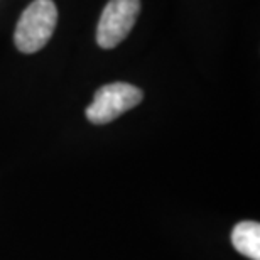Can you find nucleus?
I'll list each match as a JSON object with an SVG mask.
<instances>
[{"label":"nucleus","mask_w":260,"mask_h":260,"mask_svg":"<svg viewBox=\"0 0 260 260\" xmlns=\"http://www.w3.org/2000/svg\"><path fill=\"white\" fill-rule=\"evenodd\" d=\"M58 22V10L53 0H34L20 15L14 32V43L24 54L43 49L51 39Z\"/></svg>","instance_id":"obj_1"},{"label":"nucleus","mask_w":260,"mask_h":260,"mask_svg":"<svg viewBox=\"0 0 260 260\" xmlns=\"http://www.w3.org/2000/svg\"><path fill=\"white\" fill-rule=\"evenodd\" d=\"M142 98L144 93L137 86L122 81L110 83L95 93L91 105L86 108V118L95 125H105L137 107Z\"/></svg>","instance_id":"obj_2"},{"label":"nucleus","mask_w":260,"mask_h":260,"mask_svg":"<svg viewBox=\"0 0 260 260\" xmlns=\"http://www.w3.org/2000/svg\"><path fill=\"white\" fill-rule=\"evenodd\" d=\"M140 12V0H110L102 12L96 29V43L103 49H112L132 30Z\"/></svg>","instance_id":"obj_3"},{"label":"nucleus","mask_w":260,"mask_h":260,"mask_svg":"<svg viewBox=\"0 0 260 260\" xmlns=\"http://www.w3.org/2000/svg\"><path fill=\"white\" fill-rule=\"evenodd\" d=\"M232 243L242 255L260 260V225L257 221H242L233 228Z\"/></svg>","instance_id":"obj_4"}]
</instances>
